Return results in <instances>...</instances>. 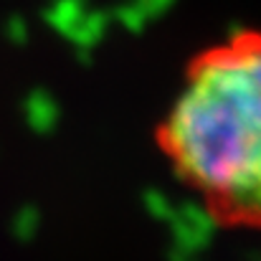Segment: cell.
I'll return each instance as SVG.
<instances>
[{
  "instance_id": "6da1fadb",
  "label": "cell",
  "mask_w": 261,
  "mask_h": 261,
  "mask_svg": "<svg viewBox=\"0 0 261 261\" xmlns=\"http://www.w3.org/2000/svg\"><path fill=\"white\" fill-rule=\"evenodd\" d=\"M158 152L226 231H261V31L198 51L155 129Z\"/></svg>"
}]
</instances>
